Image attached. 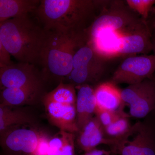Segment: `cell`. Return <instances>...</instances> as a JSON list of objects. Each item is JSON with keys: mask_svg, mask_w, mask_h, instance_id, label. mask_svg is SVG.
Segmentation results:
<instances>
[{"mask_svg": "<svg viewBox=\"0 0 155 155\" xmlns=\"http://www.w3.org/2000/svg\"><path fill=\"white\" fill-rule=\"evenodd\" d=\"M100 1L41 0L35 14L45 30L81 32L95 19Z\"/></svg>", "mask_w": 155, "mask_h": 155, "instance_id": "6da1fadb", "label": "cell"}, {"mask_svg": "<svg viewBox=\"0 0 155 155\" xmlns=\"http://www.w3.org/2000/svg\"><path fill=\"white\" fill-rule=\"evenodd\" d=\"M46 34L29 16L0 23V43L20 63L40 64Z\"/></svg>", "mask_w": 155, "mask_h": 155, "instance_id": "7a4b0ae2", "label": "cell"}, {"mask_svg": "<svg viewBox=\"0 0 155 155\" xmlns=\"http://www.w3.org/2000/svg\"><path fill=\"white\" fill-rule=\"evenodd\" d=\"M46 31V30H45ZM46 31L40 64L45 78H68L77 50L87 42L85 31L81 32Z\"/></svg>", "mask_w": 155, "mask_h": 155, "instance_id": "3957f363", "label": "cell"}, {"mask_svg": "<svg viewBox=\"0 0 155 155\" xmlns=\"http://www.w3.org/2000/svg\"><path fill=\"white\" fill-rule=\"evenodd\" d=\"M125 3L103 1L100 14L85 30L87 41L104 37L115 39L147 26V22L137 16Z\"/></svg>", "mask_w": 155, "mask_h": 155, "instance_id": "277c9868", "label": "cell"}, {"mask_svg": "<svg viewBox=\"0 0 155 155\" xmlns=\"http://www.w3.org/2000/svg\"><path fill=\"white\" fill-rule=\"evenodd\" d=\"M76 93L75 85L61 82L43 97L48 119L61 130L75 133L79 131L77 124Z\"/></svg>", "mask_w": 155, "mask_h": 155, "instance_id": "5b68a950", "label": "cell"}, {"mask_svg": "<svg viewBox=\"0 0 155 155\" xmlns=\"http://www.w3.org/2000/svg\"><path fill=\"white\" fill-rule=\"evenodd\" d=\"M105 59L87 43L75 52L69 78L73 85L90 84L101 80L106 71Z\"/></svg>", "mask_w": 155, "mask_h": 155, "instance_id": "8992f818", "label": "cell"}, {"mask_svg": "<svg viewBox=\"0 0 155 155\" xmlns=\"http://www.w3.org/2000/svg\"><path fill=\"white\" fill-rule=\"evenodd\" d=\"M110 150L118 155H155L154 127L148 122H135Z\"/></svg>", "mask_w": 155, "mask_h": 155, "instance_id": "52a82bcc", "label": "cell"}, {"mask_svg": "<svg viewBox=\"0 0 155 155\" xmlns=\"http://www.w3.org/2000/svg\"><path fill=\"white\" fill-rule=\"evenodd\" d=\"M122 104L130 117L141 119L155 110V78H147L121 90Z\"/></svg>", "mask_w": 155, "mask_h": 155, "instance_id": "ba28073f", "label": "cell"}, {"mask_svg": "<svg viewBox=\"0 0 155 155\" xmlns=\"http://www.w3.org/2000/svg\"><path fill=\"white\" fill-rule=\"evenodd\" d=\"M155 55L130 56L125 58L116 69L111 81L117 84L128 85L139 83L147 78H154Z\"/></svg>", "mask_w": 155, "mask_h": 155, "instance_id": "9c48e42d", "label": "cell"}, {"mask_svg": "<svg viewBox=\"0 0 155 155\" xmlns=\"http://www.w3.org/2000/svg\"><path fill=\"white\" fill-rule=\"evenodd\" d=\"M45 78L35 65L20 63L8 67H0L1 89L6 88H35L42 89Z\"/></svg>", "mask_w": 155, "mask_h": 155, "instance_id": "30bf717a", "label": "cell"}, {"mask_svg": "<svg viewBox=\"0 0 155 155\" xmlns=\"http://www.w3.org/2000/svg\"><path fill=\"white\" fill-rule=\"evenodd\" d=\"M151 35L148 26L123 35L111 42L107 51L108 58L120 56L147 55L153 51Z\"/></svg>", "mask_w": 155, "mask_h": 155, "instance_id": "8fae6325", "label": "cell"}, {"mask_svg": "<svg viewBox=\"0 0 155 155\" xmlns=\"http://www.w3.org/2000/svg\"><path fill=\"white\" fill-rule=\"evenodd\" d=\"M78 133L77 144L84 152L94 149L101 144L108 146L111 150L116 141L107 137L104 127L95 116Z\"/></svg>", "mask_w": 155, "mask_h": 155, "instance_id": "7c38bea8", "label": "cell"}, {"mask_svg": "<svg viewBox=\"0 0 155 155\" xmlns=\"http://www.w3.org/2000/svg\"><path fill=\"white\" fill-rule=\"evenodd\" d=\"M77 124L78 130H81L87 123L95 116L96 104L94 89L88 84L76 86Z\"/></svg>", "mask_w": 155, "mask_h": 155, "instance_id": "4fadbf2b", "label": "cell"}, {"mask_svg": "<svg viewBox=\"0 0 155 155\" xmlns=\"http://www.w3.org/2000/svg\"><path fill=\"white\" fill-rule=\"evenodd\" d=\"M40 134L26 128L15 129L6 135L5 145L11 151L31 155L37 145Z\"/></svg>", "mask_w": 155, "mask_h": 155, "instance_id": "5bb4252c", "label": "cell"}, {"mask_svg": "<svg viewBox=\"0 0 155 155\" xmlns=\"http://www.w3.org/2000/svg\"><path fill=\"white\" fill-rule=\"evenodd\" d=\"M96 110L117 111L124 109L121 90L112 81L100 84L94 88Z\"/></svg>", "mask_w": 155, "mask_h": 155, "instance_id": "9a60e30c", "label": "cell"}, {"mask_svg": "<svg viewBox=\"0 0 155 155\" xmlns=\"http://www.w3.org/2000/svg\"><path fill=\"white\" fill-rule=\"evenodd\" d=\"M41 0H0V23L35 13Z\"/></svg>", "mask_w": 155, "mask_h": 155, "instance_id": "2e32d148", "label": "cell"}, {"mask_svg": "<svg viewBox=\"0 0 155 155\" xmlns=\"http://www.w3.org/2000/svg\"><path fill=\"white\" fill-rule=\"evenodd\" d=\"M1 92V106H17L29 104L36 101L41 93L42 89L6 88Z\"/></svg>", "mask_w": 155, "mask_h": 155, "instance_id": "e0dca14e", "label": "cell"}, {"mask_svg": "<svg viewBox=\"0 0 155 155\" xmlns=\"http://www.w3.org/2000/svg\"><path fill=\"white\" fill-rule=\"evenodd\" d=\"M31 119L28 114L7 106H0V132L3 135L7 129L14 125L29 124Z\"/></svg>", "mask_w": 155, "mask_h": 155, "instance_id": "ac0fdd59", "label": "cell"}, {"mask_svg": "<svg viewBox=\"0 0 155 155\" xmlns=\"http://www.w3.org/2000/svg\"><path fill=\"white\" fill-rule=\"evenodd\" d=\"M128 114L125 113L116 119L111 125L104 127L107 137L110 139L117 140L121 138L130 130V124Z\"/></svg>", "mask_w": 155, "mask_h": 155, "instance_id": "d6986e66", "label": "cell"}, {"mask_svg": "<svg viewBox=\"0 0 155 155\" xmlns=\"http://www.w3.org/2000/svg\"><path fill=\"white\" fill-rule=\"evenodd\" d=\"M125 2L130 9L146 22L155 4V0H126Z\"/></svg>", "mask_w": 155, "mask_h": 155, "instance_id": "ffe728a7", "label": "cell"}, {"mask_svg": "<svg viewBox=\"0 0 155 155\" xmlns=\"http://www.w3.org/2000/svg\"><path fill=\"white\" fill-rule=\"evenodd\" d=\"M125 113L124 109L115 111L97 110L95 116L103 127H105L111 125L116 119Z\"/></svg>", "mask_w": 155, "mask_h": 155, "instance_id": "44dd1931", "label": "cell"}, {"mask_svg": "<svg viewBox=\"0 0 155 155\" xmlns=\"http://www.w3.org/2000/svg\"><path fill=\"white\" fill-rule=\"evenodd\" d=\"M63 143L60 155H74L75 135L74 133L61 130Z\"/></svg>", "mask_w": 155, "mask_h": 155, "instance_id": "7402d4cb", "label": "cell"}, {"mask_svg": "<svg viewBox=\"0 0 155 155\" xmlns=\"http://www.w3.org/2000/svg\"><path fill=\"white\" fill-rule=\"evenodd\" d=\"M50 139L43 134H40L35 149L31 155H48Z\"/></svg>", "mask_w": 155, "mask_h": 155, "instance_id": "603a6c76", "label": "cell"}, {"mask_svg": "<svg viewBox=\"0 0 155 155\" xmlns=\"http://www.w3.org/2000/svg\"><path fill=\"white\" fill-rule=\"evenodd\" d=\"M62 143L63 139L60 131L57 136L50 140L48 155H60Z\"/></svg>", "mask_w": 155, "mask_h": 155, "instance_id": "cb8c5ba5", "label": "cell"}, {"mask_svg": "<svg viewBox=\"0 0 155 155\" xmlns=\"http://www.w3.org/2000/svg\"><path fill=\"white\" fill-rule=\"evenodd\" d=\"M11 54L0 43V67H8L14 64L11 60Z\"/></svg>", "mask_w": 155, "mask_h": 155, "instance_id": "d4e9b609", "label": "cell"}, {"mask_svg": "<svg viewBox=\"0 0 155 155\" xmlns=\"http://www.w3.org/2000/svg\"><path fill=\"white\" fill-rule=\"evenodd\" d=\"M110 150H107L103 149H98L95 148L89 151L85 152L82 155H110Z\"/></svg>", "mask_w": 155, "mask_h": 155, "instance_id": "484cf974", "label": "cell"}, {"mask_svg": "<svg viewBox=\"0 0 155 155\" xmlns=\"http://www.w3.org/2000/svg\"><path fill=\"white\" fill-rule=\"evenodd\" d=\"M147 22L151 35L152 41L155 42V13L152 19H147Z\"/></svg>", "mask_w": 155, "mask_h": 155, "instance_id": "4316f807", "label": "cell"}, {"mask_svg": "<svg viewBox=\"0 0 155 155\" xmlns=\"http://www.w3.org/2000/svg\"><path fill=\"white\" fill-rule=\"evenodd\" d=\"M153 54L154 55H155V42L153 41ZM154 78H155V72L154 73Z\"/></svg>", "mask_w": 155, "mask_h": 155, "instance_id": "83f0119b", "label": "cell"}, {"mask_svg": "<svg viewBox=\"0 0 155 155\" xmlns=\"http://www.w3.org/2000/svg\"><path fill=\"white\" fill-rule=\"evenodd\" d=\"M110 155H118L116 154L115 153H113V152H111Z\"/></svg>", "mask_w": 155, "mask_h": 155, "instance_id": "f1b7e54d", "label": "cell"}]
</instances>
